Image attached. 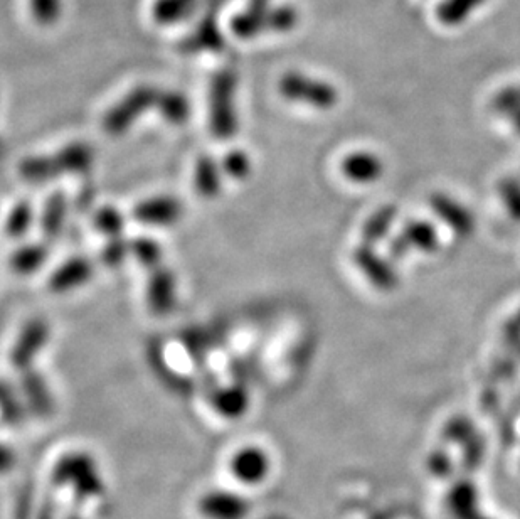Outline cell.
<instances>
[{"mask_svg":"<svg viewBox=\"0 0 520 519\" xmlns=\"http://www.w3.org/2000/svg\"><path fill=\"white\" fill-rule=\"evenodd\" d=\"M39 221H41V230H43L44 235L49 236V238L59 235V231L66 221V201H64L63 196L56 194L49 199L48 203L44 204Z\"/></svg>","mask_w":520,"mask_h":519,"instance_id":"17","label":"cell"},{"mask_svg":"<svg viewBox=\"0 0 520 519\" xmlns=\"http://www.w3.org/2000/svg\"><path fill=\"white\" fill-rule=\"evenodd\" d=\"M123 216L115 208L101 209L96 216V228L108 241L122 240Z\"/></svg>","mask_w":520,"mask_h":519,"instance_id":"22","label":"cell"},{"mask_svg":"<svg viewBox=\"0 0 520 519\" xmlns=\"http://www.w3.org/2000/svg\"><path fill=\"white\" fill-rule=\"evenodd\" d=\"M179 299V284L176 273L162 263L160 267L149 270V279L145 284V304L154 316H169L176 309Z\"/></svg>","mask_w":520,"mask_h":519,"instance_id":"7","label":"cell"},{"mask_svg":"<svg viewBox=\"0 0 520 519\" xmlns=\"http://www.w3.org/2000/svg\"><path fill=\"white\" fill-rule=\"evenodd\" d=\"M224 176L229 181H246L253 174V161L245 150H231L221 159Z\"/></svg>","mask_w":520,"mask_h":519,"instance_id":"19","label":"cell"},{"mask_svg":"<svg viewBox=\"0 0 520 519\" xmlns=\"http://www.w3.org/2000/svg\"><path fill=\"white\" fill-rule=\"evenodd\" d=\"M492 110L520 134V83H510L495 93Z\"/></svg>","mask_w":520,"mask_h":519,"instance_id":"15","label":"cell"},{"mask_svg":"<svg viewBox=\"0 0 520 519\" xmlns=\"http://www.w3.org/2000/svg\"><path fill=\"white\" fill-rule=\"evenodd\" d=\"M130 253L135 262L147 272L152 268L160 267L164 263V250L159 243L150 238H138L130 243Z\"/></svg>","mask_w":520,"mask_h":519,"instance_id":"18","label":"cell"},{"mask_svg":"<svg viewBox=\"0 0 520 519\" xmlns=\"http://www.w3.org/2000/svg\"><path fill=\"white\" fill-rule=\"evenodd\" d=\"M48 322L43 319H32L22 327L17 334L16 343L12 344L9 363L19 373H27L34 370V363L38 361L39 354L43 353L49 341Z\"/></svg>","mask_w":520,"mask_h":519,"instance_id":"6","label":"cell"},{"mask_svg":"<svg viewBox=\"0 0 520 519\" xmlns=\"http://www.w3.org/2000/svg\"><path fill=\"white\" fill-rule=\"evenodd\" d=\"M170 97L172 90H162L155 86H137L128 91L127 95H123L122 100H118L105 113L101 120V129L110 137L127 134L133 124H137L145 113H149L147 110L154 107L165 118L169 112Z\"/></svg>","mask_w":520,"mask_h":519,"instance_id":"1","label":"cell"},{"mask_svg":"<svg viewBox=\"0 0 520 519\" xmlns=\"http://www.w3.org/2000/svg\"><path fill=\"white\" fill-rule=\"evenodd\" d=\"M278 91L285 102L315 110H330L340 100L339 88L334 83L302 71L285 73L278 81Z\"/></svg>","mask_w":520,"mask_h":519,"instance_id":"4","label":"cell"},{"mask_svg":"<svg viewBox=\"0 0 520 519\" xmlns=\"http://www.w3.org/2000/svg\"><path fill=\"white\" fill-rule=\"evenodd\" d=\"M93 279V262L86 257L68 258L49 277L48 287L54 294H68Z\"/></svg>","mask_w":520,"mask_h":519,"instance_id":"9","label":"cell"},{"mask_svg":"<svg viewBox=\"0 0 520 519\" xmlns=\"http://www.w3.org/2000/svg\"><path fill=\"white\" fill-rule=\"evenodd\" d=\"M61 0H31V11L39 22L49 24L61 14Z\"/></svg>","mask_w":520,"mask_h":519,"instance_id":"24","label":"cell"},{"mask_svg":"<svg viewBox=\"0 0 520 519\" xmlns=\"http://www.w3.org/2000/svg\"><path fill=\"white\" fill-rule=\"evenodd\" d=\"M298 21L300 16L293 6L276 4L273 0H251L245 11L234 19L233 31L243 39L265 33H290Z\"/></svg>","mask_w":520,"mask_h":519,"instance_id":"2","label":"cell"},{"mask_svg":"<svg viewBox=\"0 0 520 519\" xmlns=\"http://www.w3.org/2000/svg\"><path fill=\"white\" fill-rule=\"evenodd\" d=\"M342 172L347 177V181L372 184L383 176L384 164L379 156L371 154L369 150H359L356 154L345 157L342 161Z\"/></svg>","mask_w":520,"mask_h":519,"instance_id":"12","label":"cell"},{"mask_svg":"<svg viewBox=\"0 0 520 519\" xmlns=\"http://www.w3.org/2000/svg\"><path fill=\"white\" fill-rule=\"evenodd\" d=\"M48 260V247L44 243H27L26 247L17 250L12 257V268L14 272L21 275H29L43 267Z\"/></svg>","mask_w":520,"mask_h":519,"instance_id":"16","label":"cell"},{"mask_svg":"<svg viewBox=\"0 0 520 519\" xmlns=\"http://www.w3.org/2000/svg\"><path fill=\"white\" fill-rule=\"evenodd\" d=\"M34 209H32L31 204L29 203H21L16 204L14 208L11 209V213L7 215L6 220V233L7 236H11V238H22V236L27 235V231L31 230L32 225H34Z\"/></svg>","mask_w":520,"mask_h":519,"instance_id":"20","label":"cell"},{"mask_svg":"<svg viewBox=\"0 0 520 519\" xmlns=\"http://www.w3.org/2000/svg\"><path fill=\"white\" fill-rule=\"evenodd\" d=\"M209 129L218 140L233 139L238 132L236 78L233 73L216 76L209 90Z\"/></svg>","mask_w":520,"mask_h":519,"instance_id":"5","label":"cell"},{"mask_svg":"<svg viewBox=\"0 0 520 519\" xmlns=\"http://www.w3.org/2000/svg\"><path fill=\"white\" fill-rule=\"evenodd\" d=\"M489 0H440L435 9L436 21L453 29L467 24Z\"/></svg>","mask_w":520,"mask_h":519,"instance_id":"13","label":"cell"},{"mask_svg":"<svg viewBox=\"0 0 520 519\" xmlns=\"http://www.w3.org/2000/svg\"><path fill=\"white\" fill-rule=\"evenodd\" d=\"M248 396L241 388H224L216 393L214 405L226 415H239L246 410Z\"/></svg>","mask_w":520,"mask_h":519,"instance_id":"21","label":"cell"},{"mask_svg":"<svg viewBox=\"0 0 520 519\" xmlns=\"http://www.w3.org/2000/svg\"><path fill=\"white\" fill-rule=\"evenodd\" d=\"M228 181L224 176L221 161L213 156H201L194 164L192 171V186L197 196L202 199H218L223 193L224 182Z\"/></svg>","mask_w":520,"mask_h":519,"instance_id":"11","label":"cell"},{"mask_svg":"<svg viewBox=\"0 0 520 519\" xmlns=\"http://www.w3.org/2000/svg\"><path fill=\"white\" fill-rule=\"evenodd\" d=\"M231 472L243 484H258L265 481L270 472V459L265 450L256 445L243 447L231 457Z\"/></svg>","mask_w":520,"mask_h":519,"instance_id":"10","label":"cell"},{"mask_svg":"<svg viewBox=\"0 0 520 519\" xmlns=\"http://www.w3.org/2000/svg\"><path fill=\"white\" fill-rule=\"evenodd\" d=\"M448 509L453 519H490L480 513L477 489L472 482L460 481L448 494Z\"/></svg>","mask_w":520,"mask_h":519,"instance_id":"14","label":"cell"},{"mask_svg":"<svg viewBox=\"0 0 520 519\" xmlns=\"http://www.w3.org/2000/svg\"><path fill=\"white\" fill-rule=\"evenodd\" d=\"M184 206L174 196H154L144 199L133 208V220L152 228H167L182 220Z\"/></svg>","mask_w":520,"mask_h":519,"instance_id":"8","label":"cell"},{"mask_svg":"<svg viewBox=\"0 0 520 519\" xmlns=\"http://www.w3.org/2000/svg\"><path fill=\"white\" fill-rule=\"evenodd\" d=\"M95 164V150L86 144H69L49 156L29 157L21 164L27 182H48L61 174H83Z\"/></svg>","mask_w":520,"mask_h":519,"instance_id":"3","label":"cell"},{"mask_svg":"<svg viewBox=\"0 0 520 519\" xmlns=\"http://www.w3.org/2000/svg\"><path fill=\"white\" fill-rule=\"evenodd\" d=\"M196 0H159L155 7V19L160 22H176L182 14H189L194 9Z\"/></svg>","mask_w":520,"mask_h":519,"instance_id":"23","label":"cell"}]
</instances>
